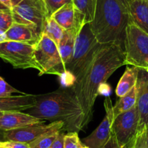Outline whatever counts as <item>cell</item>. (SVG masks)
Masks as SVG:
<instances>
[{"instance_id": "cell-6", "label": "cell", "mask_w": 148, "mask_h": 148, "mask_svg": "<svg viewBox=\"0 0 148 148\" xmlns=\"http://www.w3.org/2000/svg\"><path fill=\"white\" fill-rule=\"evenodd\" d=\"M34 46L35 59L41 68L39 76L55 74L61 76L65 73L58 45L49 37L42 33Z\"/></svg>"}, {"instance_id": "cell-10", "label": "cell", "mask_w": 148, "mask_h": 148, "mask_svg": "<svg viewBox=\"0 0 148 148\" xmlns=\"http://www.w3.org/2000/svg\"><path fill=\"white\" fill-rule=\"evenodd\" d=\"M64 126L65 123L61 121H53L49 124H45V122L34 123L12 130L3 131V139L5 141H14L28 144L41 134L49 130H62L64 129Z\"/></svg>"}, {"instance_id": "cell-25", "label": "cell", "mask_w": 148, "mask_h": 148, "mask_svg": "<svg viewBox=\"0 0 148 148\" xmlns=\"http://www.w3.org/2000/svg\"><path fill=\"white\" fill-rule=\"evenodd\" d=\"M83 146L77 132H71L64 136L63 148H82Z\"/></svg>"}, {"instance_id": "cell-30", "label": "cell", "mask_w": 148, "mask_h": 148, "mask_svg": "<svg viewBox=\"0 0 148 148\" xmlns=\"http://www.w3.org/2000/svg\"><path fill=\"white\" fill-rule=\"evenodd\" d=\"M102 148H122V147L119 145V142H118L114 134H113V132H112V134H111V136L110 137V139H108V141L106 142V144H105Z\"/></svg>"}, {"instance_id": "cell-38", "label": "cell", "mask_w": 148, "mask_h": 148, "mask_svg": "<svg viewBox=\"0 0 148 148\" xmlns=\"http://www.w3.org/2000/svg\"><path fill=\"white\" fill-rule=\"evenodd\" d=\"M126 147H127V148H133V147H132V142H130V143H129V145H127V146H126Z\"/></svg>"}, {"instance_id": "cell-1", "label": "cell", "mask_w": 148, "mask_h": 148, "mask_svg": "<svg viewBox=\"0 0 148 148\" xmlns=\"http://www.w3.org/2000/svg\"><path fill=\"white\" fill-rule=\"evenodd\" d=\"M126 65L123 44L120 42L102 45L81 77L75 81L72 92L83 111L82 129L87 126L93 116L99 88L120 67Z\"/></svg>"}, {"instance_id": "cell-5", "label": "cell", "mask_w": 148, "mask_h": 148, "mask_svg": "<svg viewBox=\"0 0 148 148\" xmlns=\"http://www.w3.org/2000/svg\"><path fill=\"white\" fill-rule=\"evenodd\" d=\"M126 65L148 71V34L129 21L123 40Z\"/></svg>"}, {"instance_id": "cell-29", "label": "cell", "mask_w": 148, "mask_h": 148, "mask_svg": "<svg viewBox=\"0 0 148 148\" xmlns=\"http://www.w3.org/2000/svg\"><path fill=\"white\" fill-rule=\"evenodd\" d=\"M0 143L2 146L5 148H30L28 143L20 142H14V141H4Z\"/></svg>"}, {"instance_id": "cell-22", "label": "cell", "mask_w": 148, "mask_h": 148, "mask_svg": "<svg viewBox=\"0 0 148 148\" xmlns=\"http://www.w3.org/2000/svg\"><path fill=\"white\" fill-rule=\"evenodd\" d=\"M64 31L65 30L52 18V17L47 18L42 33L49 37L58 46L62 39Z\"/></svg>"}, {"instance_id": "cell-40", "label": "cell", "mask_w": 148, "mask_h": 148, "mask_svg": "<svg viewBox=\"0 0 148 148\" xmlns=\"http://www.w3.org/2000/svg\"><path fill=\"white\" fill-rule=\"evenodd\" d=\"M3 113L4 112H1V111H0V118H1V116H2V115H3Z\"/></svg>"}, {"instance_id": "cell-13", "label": "cell", "mask_w": 148, "mask_h": 148, "mask_svg": "<svg viewBox=\"0 0 148 148\" xmlns=\"http://www.w3.org/2000/svg\"><path fill=\"white\" fill-rule=\"evenodd\" d=\"M51 17L64 30L76 29L79 31L86 24L82 17L76 12L72 2L64 5Z\"/></svg>"}, {"instance_id": "cell-2", "label": "cell", "mask_w": 148, "mask_h": 148, "mask_svg": "<svg viewBox=\"0 0 148 148\" xmlns=\"http://www.w3.org/2000/svg\"><path fill=\"white\" fill-rule=\"evenodd\" d=\"M28 113L42 121H63V129L69 132L82 130V107L73 92L65 89L36 95V103Z\"/></svg>"}, {"instance_id": "cell-35", "label": "cell", "mask_w": 148, "mask_h": 148, "mask_svg": "<svg viewBox=\"0 0 148 148\" xmlns=\"http://www.w3.org/2000/svg\"><path fill=\"white\" fill-rule=\"evenodd\" d=\"M120 1L123 4V5H124V6L128 9V7H129V3H130L132 0H120Z\"/></svg>"}, {"instance_id": "cell-8", "label": "cell", "mask_w": 148, "mask_h": 148, "mask_svg": "<svg viewBox=\"0 0 148 148\" xmlns=\"http://www.w3.org/2000/svg\"><path fill=\"white\" fill-rule=\"evenodd\" d=\"M14 23L29 25L39 34L43 31L47 18L46 9L42 0H23L11 10Z\"/></svg>"}, {"instance_id": "cell-19", "label": "cell", "mask_w": 148, "mask_h": 148, "mask_svg": "<svg viewBox=\"0 0 148 148\" xmlns=\"http://www.w3.org/2000/svg\"><path fill=\"white\" fill-rule=\"evenodd\" d=\"M139 69L136 67L132 68L127 67L123 73V76L118 83L116 89V93L119 97L124 96L128 93L134 86H135L137 81L138 73Z\"/></svg>"}, {"instance_id": "cell-9", "label": "cell", "mask_w": 148, "mask_h": 148, "mask_svg": "<svg viewBox=\"0 0 148 148\" xmlns=\"http://www.w3.org/2000/svg\"><path fill=\"white\" fill-rule=\"evenodd\" d=\"M139 128V114L136 105L115 117L112 123V132L122 148L133 140Z\"/></svg>"}, {"instance_id": "cell-39", "label": "cell", "mask_w": 148, "mask_h": 148, "mask_svg": "<svg viewBox=\"0 0 148 148\" xmlns=\"http://www.w3.org/2000/svg\"><path fill=\"white\" fill-rule=\"evenodd\" d=\"M82 148H89V147H88L87 146H86V145H83V146H82Z\"/></svg>"}, {"instance_id": "cell-27", "label": "cell", "mask_w": 148, "mask_h": 148, "mask_svg": "<svg viewBox=\"0 0 148 148\" xmlns=\"http://www.w3.org/2000/svg\"><path fill=\"white\" fill-rule=\"evenodd\" d=\"M14 23L11 10L0 11V30L6 32Z\"/></svg>"}, {"instance_id": "cell-17", "label": "cell", "mask_w": 148, "mask_h": 148, "mask_svg": "<svg viewBox=\"0 0 148 148\" xmlns=\"http://www.w3.org/2000/svg\"><path fill=\"white\" fill-rule=\"evenodd\" d=\"M128 11L131 22L148 34V0H132Z\"/></svg>"}, {"instance_id": "cell-20", "label": "cell", "mask_w": 148, "mask_h": 148, "mask_svg": "<svg viewBox=\"0 0 148 148\" xmlns=\"http://www.w3.org/2000/svg\"><path fill=\"white\" fill-rule=\"evenodd\" d=\"M136 85L134 86L126 95L120 97L116 105L113 106V114L114 118L129 110L136 105Z\"/></svg>"}, {"instance_id": "cell-3", "label": "cell", "mask_w": 148, "mask_h": 148, "mask_svg": "<svg viewBox=\"0 0 148 148\" xmlns=\"http://www.w3.org/2000/svg\"><path fill=\"white\" fill-rule=\"evenodd\" d=\"M129 21L128 9L120 0H96L95 15L90 25L99 44H123Z\"/></svg>"}, {"instance_id": "cell-42", "label": "cell", "mask_w": 148, "mask_h": 148, "mask_svg": "<svg viewBox=\"0 0 148 148\" xmlns=\"http://www.w3.org/2000/svg\"><path fill=\"white\" fill-rule=\"evenodd\" d=\"M126 148H127V147H126Z\"/></svg>"}, {"instance_id": "cell-31", "label": "cell", "mask_w": 148, "mask_h": 148, "mask_svg": "<svg viewBox=\"0 0 148 148\" xmlns=\"http://www.w3.org/2000/svg\"><path fill=\"white\" fill-rule=\"evenodd\" d=\"M64 136H65V134L61 131L59 133V134H58L57 139H55V142L52 143V145L49 148H63Z\"/></svg>"}, {"instance_id": "cell-32", "label": "cell", "mask_w": 148, "mask_h": 148, "mask_svg": "<svg viewBox=\"0 0 148 148\" xmlns=\"http://www.w3.org/2000/svg\"><path fill=\"white\" fill-rule=\"evenodd\" d=\"M7 41H8V39H7L6 32L0 30V44L7 42Z\"/></svg>"}, {"instance_id": "cell-7", "label": "cell", "mask_w": 148, "mask_h": 148, "mask_svg": "<svg viewBox=\"0 0 148 148\" xmlns=\"http://www.w3.org/2000/svg\"><path fill=\"white\" fill-rule=\"evenodd\" d=\"M0 58L15 68H34L41 73L34 55V46L28 43L7 41L0 44Z\"/></svg>"}, {"instance_id": "cell-14", "label": "cell", "mask_w": 148, "mask_h": 148, "mask_svg": "<svg viewBox=\"0 0 148 148\" xmlns=\"http://www.w3.org/2000/svg\"><path fill=\"white\" fill-rule=\"evenodd\" d=\"M42 122L45 121L34 117L28 113H22L21 111L4 112L3 115L0 118V130H12Z\"/></svg>"}, {"instance_id": "cell-18", "label": "cell", "mask_w": 148, "mask_h": 148, "mask_svg": "<svg viewBox=\"0 0 148 148\" xmlns=\"http://www.w3.org/2000/svg\"><path fill=\"white\" fill-rule=\"evenodd\" d=\"M79 31L76 29L65 30L62 39L58 46L62 63L65 67H65L68 65L72 58L76 36Z\"/></svg>"}, {"instance_id": "cell-21", "label": "cell", "mask_w": 148, "mask_h": 148, "mask_svg": "<svg viewBox=\"0 0 148 148\" xmlns=\"http://www.w3.org/2000/svg\"><path fill=\"white\" fill-rule=\"evenodd\" d=\"M76 12L84 19L85 23H91L94 18L96 0H72Z\"/></svg>"}, {"instance_id": "cell-28", "label": "cell", "mask_w": 148, "mask_h": 148, "mask_svg": "<svg viewBox=\"0 0 148 148\" xmlns=\"http://www.w3.org/2000/svg\"><path fill=\"white\" fill-rule=\"evenodd\" d=\"M19 93L21 95H25V93L18 90L12 87V86L7 83L5 79L0 76V97H6L12 96L13 94Z\"/></svg>"}, {"instance_id": "cell-11", "label": "cell", "mask_w": 148, "mask_h": 148, "mask_svg": "<svg viewBox=\"0 0 148 148\" xmlns=\"http://www.w3.org/2000/svg\"><path fill=\"white\" fill-rule=\"evenodd\" d=\"M105 116L97 128L82 140V144L89 148H102L110 139L112 134V123L114 114L113 105L110 98L106 97L104 102Z\"/></svg>"}, {"instance_id": "cell-24", "label": "cell", "mask_w": 148, "mask_h": 148, "mask_svg": "<svg viewBox=\"0 0 148 148\" xmlns=\"http://www.w3.org/2000/svg\"><path fill=\"white\" fill-rule=\"evenodd\" d=\"M46 9L47 17H51L55 12L60 9L72 0H42Z\"/></svg>"}, {"instance_id": "cell-12", "label": "cell", "mask_w": 148, "mask_h": 148, "mask_svg": "<svg viewBox=\"0 0 148 148\" xmlns=\"http://www.w3.org/2000/svg\"><path fill=\"white\" fill-rule=\"evenodd\" d=\"M136 89V105L139 114L140 129L148 126V71L139 70Z\"/></svg>"}, {"instance_id": "cell-34", "label": "cell", "mask_w": 148, "mask_h": 148, "mask_svg": "<svg viewBox=\"0 0 148 148\" xmlns=\"http://www.w3.org/2000/svg\"><path fill=\"white\" fill-rule=\"evenodd\" d=\"M11 1V4H12V8L16 7L17 5H19L21 2H22L23 0H10Z\"/></svg>"}, {"instance_id": "cell-16", "label": "cell", "mask_w": 148, "mask_h": 148, "mask_svg": "<svg viewBox=\"0 0 148 148\" xmlns=\"http://www.w3.org/2000/svg\"><path fill=\"white\" fill-rule=\"evenodd\" d=\"M8 41L23 42L34 45L39 41L42 34L29 25L13 23L6 31Z\"/></svg>"}, {"instance_id": "cell-4", "label": "cell", "mask_w": 148, "mask_h": 148, "mask_svg": "<svg viewBox=\"0 0 148 148\" xmlns=\"http://www.w3.org/2000/svg\"><path fill=\"white\" fill-rule=\"evenodd\" d=\"M101 45L91 29L90 23L84 25L76 36L72 58L65 67V72L70 73L76 80L81 77Z\"/></svg>"}, {"instance_id": "cell-33", "label": "cell", "mask_w": 148, "mask_h": 148, "mask_svg": "<svg viewBox=\"0 0 148 148\" xmlns=\"http://www.w3.org/2000/svg\"><path fill=\"white\" fill-rule=\"evenodd\" d=\"M0 2H1L2 5H5V6H6L8 8H9L10 10L12 9V4H11L10 0H0Z\"/></svg>"}, {"instance_id": "cell-41", "label": "cell", "mask_w": 148, "mask_h": 148, "mask_svg": "<svg viewBox=\"0 0 148 148\" xmlns=\"http://www.w3.org/2000/svg\"><path fill=\"white\" fill-rule=\"evenodd\" d=\"M0 148H5V147H3L2 146V145H1V143H0Z\"/></svg>"}, {"instance_id": "cell-26", "label": "cell", "mask_w": 148, "mask_h": 148, "mask_svg": "<svg viewBox=\"0 0 148 148\" xmlns=\"http://www.w3.org/2000/svg\"><path fill=\"white\" fill-rule=\"evenodd\" d=\"M133 148H148V142L146 137V128L138 130L137 134L132 141Z\"/></svg>"}, {"instance_id": "cell-37", "label": "cell", "mask_w": 148, "mask_h": 148, "mask_svg": "<svg viewBox=\"0 0 148 148\" xmlns=\"http://www.w3.org/2000/svg\"><path fill=\"white\" fill-rule=\"evenodd\" d=\"M146 137H147V141L148 142V126L146 127Z\"/></svg>"}, {"instance_id": "cell-15", "label": "cell", "mask_w": 148, "mask_h": 148, "mask_svg": "<svg viewBox=\"0 0 148 148\" xmlns=\"http://www.w3.org/2000/svg\"><path fill=\"white\" fill-rule=\"evenodd\" d=\"M36 103V95H21L18 96H10L0 97V111L28 110L35 106Z\"/></svg>"}, {"instance_id": "cell-36", "label": "cell", "mask_w": 148, "mask_h": 148, "mask_svg": "<svg viewBox=\"0 0 148 148\" xmlns=\"http://www.w3.org/2000/svg\"><path fill=\"white\" fill-rule=\"evenodd\" d=\"M2 10H10L9 8H7L6 6H5L4 5H2V4L0 2V11Z\"/></svg>"}, {"instance_id": "cell-23", "label": "cell", "mask_w": 148, "mask_h": 148, "mask_svg": "<svg viewBox=\"0 0 148 148\" xmlns=\"http://www.w3.org/2000/svg\"><path fill=\"white\" fill-rule=\"evenodd\" d=\"M61 131L59 129H52L42 134L28 143L30 148H49L55 142Z\"/></svg>"}]
</instances>
